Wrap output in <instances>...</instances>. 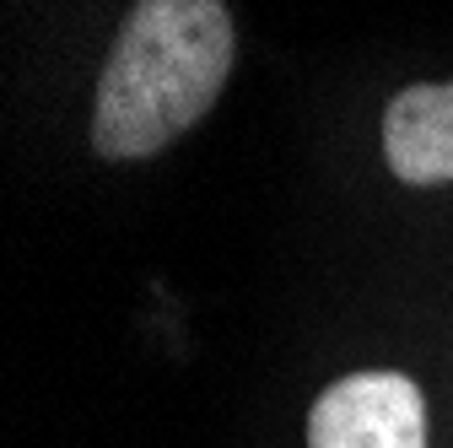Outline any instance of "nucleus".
I'll return each instance as SVG.
<instances>
[{
    "label": "nucleus",
    "instance_id": "obj_1",
    "mask_svg": "<svg viewBox=\"0 0 453 448\" xmlns=\"http://www.w3.org/2000/svg\"><path fill=\"white\" fill-rule=\"evenodd\" d=\"M233 49L238 33L221 0H135L97 76V157L135 162L173 146L221 97Z\"/></svg>",
    "mask_w": 453,
    "mask_h": 448
},
{
    "label": "nucleus",
    "instance_id": "obj_2",
    "mask_svg": "<svg viewBox=\"0 0 453 448\" xmlns=\"http://www.w3.org/2000/svg\"><path fill=\"white\" fill-rule=\"evenodd\" d=\"M308 448H426V395L405 373H346L308 411Z\"/></svg>",
    "mask_w": 453,
    "mask_h": 448
},
{
    "label": "nucleus",
    "instance_id": "obj_3",
    "mask_svg": "<svg viewBox=\"0 0 453 448\" xmlns=\"http://www.w3.org/2000/svg\"><path fill=\"white\" fill-rule=\"evenodd\" d=\"M383 162L400 184H453V81L405 87L383 108Z\"/></svg>",
    "mask_w": 453,
    "mask_h": 448
}]
</instances>
